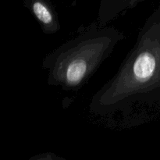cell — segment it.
<instances>
[{
	"label": "cell",
	"instance_id": "3",
	"mask_svg": "<svg viewBox=\"0 0 160 160\" xmlns=\"http://www.w3.org/2000/svg\"><path fill=\"white\" fill-rule=\"evenodd\" d=\"M24 6L34 16L45 34H53L60 30L58 13L49 0H24Z\"/></svg>",
	"mask_w": 160,
	"mask_h": 160
},
{
	"label": "cell",
	"instance_id": "2",
	"mask_svg": "<svg viewBox=\"0 0 160 160\" xmlns=\"http://www.w3.org/2000/svg\"><path fill=\"white\" fill-rule=\"evenodd\" d=\"M125 34L98 21L81 27L75 37L48 53L42 61L47 82L64 92H78L95 74Z\"/></svg>",
	"mask_w": 160,
	"mask_h": 160
},
{
	"label": "cell",
	"instance_id": "1",
	"mask_svg": "<svg viewBox=\"0 0 160 160\" xmlns=\"http://www.w3.org/2000/svg\"><path fill=\"white\" fill-rule=\"evenodd\" d=\"M152 15L116 74L95 95L89 112L122 129L137 128L149 119L160 88V20Z\"/></svg>",
	"mask_w": 160,
	"mask_h": 160
}]
</instances>
